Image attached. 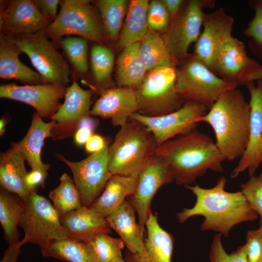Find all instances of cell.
<instances>
[{"label": "cell", "mask_w": 262, "mask_h": 262, "mask_svg": "<svg viewBox=\"0 0 262 262\" xmlns=\"http://www.w3.org/2000/svg\"><path fill=\"white\" fill-rule=\"evenodd\" d=\"M44 257H51L68 262H99L89 242L70 238L57 240L40 248Z\"/></svg>", "instance_id": "30"}, {"label": "cell", "mask_w": 262, "mask_h": 262, "mask_svg": "<svg viewBox=\"0 0 262 262\" xmlns=\"http://www.w3.org/2000/svg\"><path fill=\"white\" fill-rule=\"evenodd\" d=\"M49 196L60 217L83 205L73 180L66 173L61 175L59 185Z\"/></svg>", "instance_id": "34"}, {"label": "cell", "mask_w": 262, "mask_h": 262, "mask_svg": "<svg viewBox=\"0 0 262 262\" xmlns=\"http://www.w3.org/2000/svg\"><path fill=\"white\" fill-rule=\"evenodd\" d=\"M154 155L166 163L176 183L184 186L208 170L223 172L225 160L212 138L196 129L158 146Z\"/></svg>", "instance_id": "2"}, {"label": "cell", "mask_w": 262, "mask_h": 262, "mask_svg": "<svg viewBox=\"0 0 262 262\" xmlns=\"http://www.w3.org/2000/svg\"><path fill=\"white\" fill-rule=\"evenodd\" d=\"M26 243V239L23 238L21 241L9 244L0 262H17L19 254L21 253L20 248Z\"/></svg>", "instance_id": "45"}, {"label": "cell", "mask_w": 262, "mask_h": 262, "mask_svg": "<svg viewBox=\"0 0 262 262\" xmlns=\"http://www.w3.org/2000/svg\"><path fill=\"white\" fill-rule=\"evenodd\" d=\"M24 209V202L20 197L1 188L0 223L8 244L19 241L17 226Z\"/></svg>", "instance_id": "31"}, {"label": "cell", "mask_w": 262, "mask_h": 262, "mask_svg": "<svg viewBox=\"0 0 262 262\" xmlns=\"http://www.w3.org/2000/svg\"><path fill=\"white\" fill-rule=\"evenodd\" d=\"M98 120L92 118L89 115L81 118L77 123V128L81 127L88 128L93 131L97 128L98 124Z\"/></svg>", "instance_id": "49"}, {"label": "cell", "mask_w": 262, "mask_h": 262, "mask_svg": "<svg viewBox=\"0 0 262 262\" xmlns=\"http://www.w3.org/2000/svg\"><path fill=\"white\" fill-rule=\"evenodd\" d=\"M114 54L112 50L101 44L93 46L90 52V63L95 81L105 83L109 79L114 65Z\"/></svg>", "instance_id": "35"}, {"label": "cell", "mask_w": 262, "mask_h": 262, "mask_svg": "<svg viewBox=\"0 0 262 262\" xmlns=\"http://www.w3.org/2000/svg\"><path fill=\"white\" fill-rule=\"evenodd\" d=\"M254 15L243 33L249 38V46L253 53L262 58V1H253Z\"/></svg>", "instance_id": "38"}, {"label": "cell", "mask_w": 262, "mask_h": 262, "mask_svg": "<svg viewBox=\"0 0 262 262\" xmlns=\"http://www.w3.org/2000/svg\"><path fill=\"white\" fill-rule=\"evenodd\" d=\"M0 30L9 37L44 31L52 22L34 0H12L0 2Z\"/></svg>", "instance_id": "15"}, {"label": "cell", "mask_w": 262, "mask_h": 262, "mask_svg": "<svg viewBox=\"0 0 262 262\" xmlns=\"http://www.w3.org/2000/svg\"><path fill=\"white\" fill-rule=\"evenodd\" d=\"M60 221L68 238L83 242H89L99 233L111 231L105 218L84 205L60 217Z\"/></svg>", "instance_id": "22"}, {"label": "cell", "mask_w": 262, "mask_h": 262, "mask_svg": "<svg viewBox=\"0 0 262 262\" xmlns=\"http://www.w3.org/2000/svg\"><path fill=\"white\" fill-rule=\"evenodd\" d=\"M241 192L260 216V223L262 224V173L249 176L246 182L241 184Z\"/></svg>", "instance_id": "41"}, {"label": "cell", "mask_w": 262, "mask_h": 262, "mask_svg": "<svg viewBox=\"0 0 262 262\" xmlns=\"http://www.w3.org/2000/svg\"><path fill=\"white\" fill-rule=\"evenodd\" d=\"M262 80V67L259 68L253 75L252 80L253 82Z\"/></svg>", "instance_id": "50"}, {"label": "cell", "mask_w": 262, "mask_h": 262, "mask_svg": "<svg viewBox=\"0 0 262 262\" xmlns=\"http://www.w3.org/2000/svg\"><path fill=\"white\" fill-rule=\"evenodd\" d=\"M92 92L81 87L74 80L66 88L65 101L51 119L57 125L78 122L82 117L89 115Z\"/></svg>", "instance_id": "28"}, {"label": "cell", "mask_w": 262, "mask_h": 262, "mask_svg": "<svg viewBox=\"0 0 262 262\" xmlns=\"http://www.w3.org/2000/svg\"><path fill=\"white\" fill-rule=\"evenodd\" d=\"M262 66L248 57L244 43L231 35L219 48L211 70L224 80L246 85Z\"/></svg>", "instance_id": "13"}, {"label": "cell", "mask_w": 262, "mask_h": 262, "mask_svg": "<svg viewBox=\"0 0 262 262\" xmlns=\"http://www.w3.org/2000/svg\"><path fill=\"white\" fill-rule=\"evenodd\" d=\"M139 52L147 71L163 66H176L163 37L149 28L140 42Z\"/></svg>", "instance_id": "32"}, {"label": "cell", "mask_w": 262, "mask_h": 262, "mask_svg": "<svg viewBox=\"0 0 262 262\" xmlns=\"http://www.w3.org/2000/svg\"><path fill=\"white\" fill-rule=\"evenodd\" d=\"M134 193L130 196V203L138 216V225L143 236L146 224L150 213L152 198L164 185L174 181L166 163L154 155L142 169L138 176Z\"/></svg>", "instance_id": "14"}, {"label": "cell", "mask_w": 262, "mask_h": 262, "mask_svg": "<svg viewBox=\"0 0 262 262\" xmlns=\"http://www.w3.org/2000/svg\"><path fill=\"white\" fill-rule=\"evenodd\" d=\"M23 52L7 36L0 35V77L5 80L15 79L27 83H44L40 75L24 65L19 59Z\"/></svg>", "instance_id": "25"}, {"label": "cell", "mask_w": 262, "mask_h": 262, "mask_svg": "<svg viewBox=\"0 0 262 262\" xmlns=\"http://www.w3.org/2000/svg\"><path fill=\"white\" fill-rule=\"evenodd\" d=\"M96 3L106 35L115 41L122 29L129 2L126 0H99Z\"/></svg>", "instance_id": "33"}, {"label": "cell", "mask_w": 262, "mask_h": 262, "mask_svg": "<svg viewBox=\"0 0 262 262\" xmlns=\"http://www.w3.org/2000/svg\"><path fill=\"white\" fill-rule=\"evenodd\" d=\"M37 113L33 116L31 124L26 135L16 143L32 170L48 171L49 165L43 163L41 153L45 140L52 135V130L57 125L53 120L44 122Z\"/></svg>", "instance_id": "24"}, {"label": "cell", "mask_w": 262, "mask_h": 262, "mask_svg": "<svg viewBox=\"0 0 262 262\" xmlns=\"http://www.w3.org/2000/svg\"><path fill=\"white\" fill-rule=\"evenodd\" d=\"M138 109L136 91L119 86L102 90L89 115L111 119L114 126L121 127L127 123L131 115L138 113Z\"/></svg>", "instance_id": "19"}, {"label": "cell", "mask_w": 262, "mask_h": 262, "mask_svg": "<svg viewBox=\"0 0 262 262\" xmlns=\"http://www.w3.org/2000/svg\"><path fill=\"white\" fill-rule=\"evenodd\" d=\"M149 3L148 0H132L129 2L117 43L119 49H123L140 42L147 33L149 30L147 21Z\"/></svg>", "instance_id": "29"}, {"label": "cell", "mask_w": 262, "mask_h": 262, "mask_svg": "<svg viewBox=\"0 0 262 262\" xmlns=\"http://www.w3.org/2000/svg\"><path fill=\"white\" fill-rule=\"evenodd\" d=\"M162 1L168 11L171 19L177 16L184 3L182 0H162Z\"/></svg>", "instance_id": "47"}, {"label": "cell", "mask_w": 262, "mask_h": 262, "mask_svg": "<svg viewBox=\"0 0 262 262\" xmlns=\"http://www.w3.org/2000/svg\"><path fill=\"white\" fill-rule=\"evenodd\" d=\"M147 237L144 239L146 254L140 255L129 250L125 251L126 262H171L174 248L173 236L164 229L157 216L151 212L146 224Z\"/></svg>", "instance_id": "20"}, {"label": "cell", "mask_w": 262, "mask_h": 262, "mask_svg": "<svg viewBox=\"0 0 262 262\" xmlns=\"http://www.w3.org/2000/svg\"><path fill=\"white\" fill-rule=\"evenodd\" d=\"M255 85L254 82L246 87L250 94V115L248 141L240 160L232 171L231 178L247 170L249 176L254 173L262 163V80Z\"/></svg>", "instance_id": "16"}, {"label": "cell", "mask_w": 262, "mask_h": 262, "mask_svg": "<svg viewBox=\"0 0 262 262\" xmlns=\"http://www.w3.org/2000/svg\"><path fill=\"white\" fill-rule=\"evenodd\" d=\"M60 44L69 62L81 74L88 71L87 39L80 36H68L61 40Z\"/></svg>", "instance_id": "36"}, {"label": "cell", "mask_w": 262, "mask_h": 262, "mask_svg": "<svg viewBox=\"0 0 262 262\" xmlns=\"http://www.w3.org/2000/svg\"><path fill=\"white\" fill-rule=\"evenodd\" d=\"M138 177L112 175L102 194L89 206L106 218L135 191Z\"/></svg>", "instance_id": "26"}, {"label": "cell", "mask_w": 262, "mask_h": 262, "mask_svg": "<svg viewBox=\"0 0 262 262\" xmlns=\"http://www.w3.org/2000/svg\"><path fill=\"white\" fill-rule=\"evenodd\" d=\"M95 250L99 262H112L122 256L124 243L121 238H113L107 233H99L89 242Z\"/></svg>", "instance_id": "37"}, {"label": "cell", "mask_w": 262, "mask_h": 262, "mask_svg": "<svg viewBox=\"0 0 262 262\" xmlns=\"http://www.w3.org/2000/svg\"><path fill=\"white\" fill-rule=\"evenodd\" d=\"M180 64L176 67V88L186 101L199 103L209 110L221 95L238 86L217 76L194 54Z\"/></svg>", "instance_id": "5"}, {"label": "cell", "mask_w": 262, "mask_h": 262, "mask_svg": "<svg viewBox=\"0 0 262 262\" xmlns=\"http://www.w3.org/2000/svg\"><path fill=\"white\" fill-rule=\"evenodd\" d=\"M176 66H163L149 71L136 89L138 113L146 116H162L180 109L186 101L177 92Z\"/></svg>", "instance_id": "6"}, {"label": "cell", "mask_w": 262, "mask_h": 262, "mask_svg": "<svg viewBox=\"0 0 262 262\" xmlns=\"http://www.w3.org/2000/svg\"><path fill=\"white\" fill-rule=\"evenodd\" d=\"M25 158L16 143L1 153L0 157V184L1 188L15 194L24 201L37 191L26 184L27 172L24 164Z\"/></svg>", "instance_id": "21"}, {"label": "cell", "mask_w": 262, "mask_h": 262, "mask_svg": "<svg viewBox=\"0 0 262 262\" xmlns=\"http://www.w3.org/2000/svg\"><path fill=\"white\" fill-rule=\"evenodd\" d=\"M108 141L100 135L93 134L85 145L86 151L94 153L101 150Z\"/></svg>", "instance_id": "46"}, {"label": "cell", "mask_w": 262, "mask_h": 262, "mask_svg": "<svg viewBox=\"0 0 262 262\" xmlns=\"http://www.w3.org/2000/svg\"><path fill=\"white\" fill-rule=\"evenodd\" d=\"M112 262H126V261L123 259L122 256L115 258Z\"/></svg>", "instance_id": "52"}, {"label": "cell", "mask_w": 262, "mask_h": 262, "mask_svg": "<svg viewBox=\"0 0 262 262\" xmlns=\"http://www.w3.org/2000/svg\"><path fill=\"white\" fill-rule=\"evenodd\" d=\"M233 18L223 8L204 13L203 30L195 43L194 54L210 69L221 44L232 35Z\"/></svg>", "instance_id": "18"}, {"label": "cell", "mask_w": 262, "mask_h": 262, "mask_svg": "<svg viewBox=\"0 0 262 262\" xmlns=\"http://www.w3.org/2000/svg\"><path fill=\"white\" fill-rule=\"evenodd\" d=\"M24 202L25 209L19 225L27 243L42 248L54 241L68 238L59 214L47 198L34 193Z\"/></svg>", "instance_id": "9"}, {"label": "cell", "mask_w": 262, "mask_h": 262, "mask_svg": "<svg viewBox=\"0 0 262 262\" xmlns=\"http://www.w3.org/2000/svg\"><path fill=\"white\" fill-rule=\"evenodd\" d=\"M34 2L45 16L49 17L52 21L57 16V9L61 1L59 0H35Z\"/></svg>", "instance_id": "43"}, {"label": "cell", "mask_w": 262, "mask_h": 262, "mask_svg": "<svg viewBox=\"0 0 262 262\" xmlns=\"http://www.w3.org/2000/svg\"><path fill=\"white\" fill-rule=\"evenodd\" d=\"M245 245L247 262H262V224L256 229L247 231Z\"/></svg>", "instance_id": "42"}, {"label": "cell", "mask_w": 262, "mask_h": 262, "mask_svg": "<svg viewBox=\"0 0 262 262\" xmlns=\"http://www.w3.org/2000/svg\"><path fill=\"white\" fill-rule=\"evenodd\" d=\"M207 110L199 103L186 101L180 109L165 115L149 117L135 113L130 119L145 125L159 146L177 135L187 134L194 130Z\"/></svg>", "instance_id": "12"}, {"label": "cell", "mask_w": 262, "mask_h": 262, "mask_svg": "<svg viewBox=\"0 0 262 262\" xmlns=\"http://www.w3.org/2000/svg\"><path fill=\"white\" fill-rule=\"evenodd\" d=\"M135 211L129 201L105 218L108 226L120 236L127 249L140 255L146 254L144 239L137 223Z\"/></svg>", "instance_id": "23"}, {"label": "cell", "mask_w": 262, "mask_h": 262, "mask_svg": "<svg viewBox=\"0 0 262 262\" xmlns=\"http://www.w3.org/2000/svg\"><path fill=\"white\" fill-rule=\"evenodd\" d=\"M6 125V120L5 118H2L0 120V134L3 135L5 131V127Z\"/></svg>", "instance_id": "51"}, {"label": "cell", "mask_w": 262, "mask_h": 262, "mask_svg": "<svg viewBox=\"0 0 262 262\" xmlns=\"http://www.w3.org/2000/svg\"><path fill=\"white\" fill-rule=\"evenodd\" d=\"M93 131L92 130L86 127L77 128L74 134L75 143L79 146L85 145L93 134Z\"/></svg>", "instance_id": "48"}, {"label": "cell", "mask_w": 262, "mask_h": 262, "mask_svg": "<svg viewBox=\"0 0 262 262\" xmlns=\"http://www.w3.org/2000/svg\"><path fill=\"white\" fill-rule=\"evenodd\" d=\"M56 18L44 30L49 38L59 41L64 35H76L102 43L107 36L99 15L87 0L61 1Z\"/></svg>", "instance_id": "7"}, {"label": "cell", "mask_w": 262, "mask_h": 262, "mask_svg": "<svg viewBox=\"0 0 262 262\" xmlns=\"http://www.w3.org/2000/svg\"><path fill=\"white\" fill-rule=\"evenodd\" d=\"M214 1L190 0L182 7L162 36L175 65L182 62L189 55L190 46L195 43L201 33L204 8L213 7Z\"/></svg>", "instance_id": "10"}, {"label": "cell", "mask_w": 262, "mask_h": 262, "mask_svg": "<svg viewBox=\"0 0 262 262\" xmlns=\"http://www.w3.org/2000/svg\"><path fill=\"white\" fill-rule=\"evenodd\" d=\"M131 120L120 127L109 146L108 167L112 175L138 177L158 147L149 129Z\"/></svg>", "instance_id": "4"}, {"label": "cell", "mask_w": 262, "mask_h": 262, "mask_svg": "<svg viewBox=\"0 0 262 262\" xmlns=\"http://www.w3.org/2000/svg\"><path fill=\"white\" fill-rule=\"evenodd\" d=\"M250 107L239 89L224 93L199 122L209 124L213 130L215 145L225 160L241 157L248 141Z\"/></svg>", "instance_id": "3"}, {"label": "cell", "mask_w": 262, "mask_h": 262, "mask_svg": "<svg viewBox=\"0 0 262 262\" xmlns=\"http://www.w3.org/2000/svg\"></svg>", "instance_id": "53"}, {"label": "cell", "mask_w": 262, "mask_h": 262, "mask_svg": "<svg viewBox=\"0 0 262 262\" xmlns=\"http://www.w3.org/2000/svg\"><path fill=\"white\" fill-rule=\"evenodd\" d=\"M10 38L28 56L44 83L65 86L70 82L67 62L44 31Z\"/></svg>", "instance_id": "8"}, {"label": "cell", "mask_w": 262, "mask_h": 262, "mask_svg": "<svg viewBox=\"0 0 262 262\" xmlns=\"http://www.w3.org/2000/svg\"><path fill=\"white\" fill-rule=\"evenodd\" d=\"M109 147L108 142L101 150L78 162H71L61 154L57 155L72 172L84 206L89 207L99 196L112 176L108 167Z\"/></svg>", "instance_id": "11"}, {"label": "cell", "mask_w": 262, "mask_h": 262, "mask_svg": "<svg viewBox=\"0 0 262 262\" xmlns=\"http://www.w3.org/2000/svg\"><path fill=\"white\" fill-rule=\"evenodd\" d=\"M221 236L217 233L213 238L209 252L210 262H247L245 245L228 254L223 247Z\"/></svg>", "instance_id": "39"}, {"label": "cell", "mask_w": 262, "mask_h": 262, "mask_svg": "<svg viewBox=\"0 0 262 262\" xmlns=\"http://www.w3.org/2000/svg\"><path fill=\"white\" fill-rule=\"evenodd\" d=\"M48 171L34 170L28 173L26 177L27 185L31 189L37 191L36 187H44Z\"/></svg>", "instance_id": "44"}, {"label": "cell", "mask_w": 262, "mask_h": 262, "mask_svg": "<svg viewBox=\"0 0 262 262\" xmlns=\"http://www.w3.org/2000/svg\"><path fill=\"white\" fill-rule=\"evenodd\" d=\"M65 86L54 83L18 85L15 83L0 86V97L19 101L33 107L42 117L53 116L66 94Z\"/></svg>", "instance_id": "17"}, {"label": "cell", "mask_w": 262, "mask_h": 262, "mask_svg": "<svg viewBox=\"0 0 262 262\" xmlns=\"http://www.w3.org/2000/svg\"><path fill=\"white\" fill-rule=\"evenodd\" d=\"M139 44L140 42L125 47L118 57L116 79L119 87L136 90L148 72L140 54Z\"/></svg>", "instance_id": "27"}, {"label": "cell", "mask_w": 262, "mask_h": 262, "mask_svg": "<svg viewBox=\"0 0 262 262\" xmlns=\"http://www.w3.org/2000/svg\"><path fill=\"white\" fill-rule=\"evenodd\" d=\"M171 17L162 0H153L149 2L147 21L150 29L156 32L164 33L168 29Z\"/></svg>", "instance_id": "40"}, {"label": "cell", "mask_w": 262, "mask_h": 262, "mask_svg": "<svg viewBox=\"0 0 262 262\" xmlns=\"http://www.w3.org/2000/svg\"><path fill=\"white\" fill-rule=\"evenodd\" d=\"M227 179L220 177L211 188H204L197 184L184 187L196 197L192 208H184L176 214L180 223L196 215L204 217L200 225L202 231L218 232L227 237L231 229L244 222L253 221L258 215L240 191L227 192L225 189Z\"/></svg>", "instance_id": "1"}]
</instances>
